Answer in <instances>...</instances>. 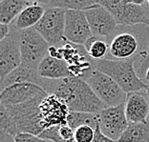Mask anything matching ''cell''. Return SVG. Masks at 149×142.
Returning <instances> with one entry per match:
<instances>
[{
	"label": "cell",
	"instance_id": "cell-4",
	"mask_svg": "<svg viewBox=\"0 0 149 142\" xmlns=\"http://www.w3.org/2000/svg\"><path fill=\"white\" fill-rule=\"evenodd\" d=\"M114 16L118 26L149 24V7L145 0H97Z\"/></svg>",
	"mask_w": 149,
	"mask_h": 142
},
{
	"label": "cell",
	"instance_id": "cell-16",
	"mask_svg": "<svg viewBox=\"0 0 149 142\" xmlns=\"http://www.w3.org/2000/svg\"><path fill=\"white\" fill-rule=\"evenodd\" d=\"M38 76L43 79L60 80L73 77L69 65L64 59L47 55L38 66Z\"/></svg>",
	"mask_w": 149,
	"mask_h": 142
},
{
	"label": "cell",
	"instance_id": "cell-28",
	"mask_svg": "<svg viewBox=\"0 0 149 142\" xmlns=\"http://www.w3.org/2000/svg\"><path fill=\"white\" fill-rule=\"evenodd\" d=\"M93 142H117V141L112 140L110 138H108L104 136V134L101 133L99 124H97V126L96 127V130H95V137H94Z\"/></svg>",
	"mask_w": 149,
	"mask_h": 142
},
{
	"label": "cell",
	"instance_id": "cell-14",
	"mask_svg": "<svg viewBox=\"0 0 149 142\" xmlns=\"http://www.w3.org/2000/svg\"><path fill=\"white\" fill-rule=\"evenodd\" d=\"M140 41L132 33L121 32L116 35L109 43V59L127 60L138 58Z\"/></svg>",
	"mask_w": 149,
	"mask_h": 142
},
{
	"label": "cell",
	"instance_id": "cell-15",
	"mask_svg": "<svg viewBox=\"0 0 149 142\" xmlns=\"http://www.w3.org/2000/svg\"><path fill=\"white\" fill-rule=\"evenodd\" d=\"M125 114L129 123H144L149 119V99L145 91L127 94Z\"/></svg>",
	"mask_w": 149,
	"mask_h": 142
},
{
	"label": "cell",
	"instance_id": "cell-8",
	"mask_svg": "<svg viewBox=\"0 0 149 142\" xmlns=\"http://www.w3.org/2000/svg\"><path fill=\"white\" fill-rule=\"evenodd\" d=\"M9 35L0 41V81L21 65L20 31L12 24Z\"/></svg>",
	"mask_w": 149,
	"mask_h": 142
},
{
	"label": "cell",
	"instance_id": "cell-26",
	"mask_svg": "<svg viewBox=\"0 0 149 142\" xmlns=\"http://www.w3.org/2000/svg\"><path fill=\"white\" fill-rule=\"evenodd\" d=\"M59 134L65 142H74V131L69 126L68 124L60 125L59 126Z\"/></svg>",
	"mask_w": 149,
	"mask_h": 142
},
{
	"label": "cell",
	"instance_id": "cell-12",
	"mask_svg": "<svg viewBox=\"0 0 149 142\" xmlns=\"http://www.w3.org/2000/svg\"><path fill=\"white\" fill-rule=\"evenodd\" d=\"M93 35L85 12L66 11L64 38L76 45L83 46Z\"/></svg>",
	"mask_w": 149,
	"mask_h": 142
},
{
	"label": "cell",
	"instance_id": "cell-23",
	"mask_svg": "<svg viewBox=\"0 0 149 142\" xmlns=\"http://www.w3.org/2000/svg\"><path fill=\"white\" fill-rule=\"evenodd\" d=\"M67 124L74 131L80 126H90L96 129L99 124V114L89 113H79V112H70L67 117Z\"/></svg>",
	"mask_w": 149,
	"mask_h": 142
},
{
	"label": "cell",
	"instance_id": "cell-22",
	"mask_svg": "<svg viewBox=\"0 0 149 142\" xmlns=\"http://www.w3.org/2000/svg\"><path fill=\"white\" fill-rule=\"evenodd\" d=\"M89 56L95 61L106 58L109 53V43L100 37L92 35L83 45Z\"/></svg>",
	"mask_w": 149,
	"mask_h": 142
},
{
	"label": "cell",
	"instance_id": "cell-18",
	"mask_svg": "<svg viewBox=\"0 0 149 142\" xmlns=\"http://www.w3.org/2000/svg\"><path fill=\"white\" fill-rule=\"evenodd\" d=\"M43 80L44 79L38 76V70L27 68L20 65L17 69L13 71L2 81H0L1 91L6 89L7 87L18 83H33L41 87Z\"/></svg>",
	"mask_w": 149,
	"mask_h": 142
},
{
	"label": "cell",
	"instance_id": "cell-1",
	"mask_svg": "<svg viewBox=\"0 0 149 142\" xmlns=\"http://www.w3.org/2000/svg\"><path fill=\"white\" fill-rule=\"evenodd\" d=\"M41 87L48 94H55L61 98L70 112L99 114L106 108L86 81L80 77L73 76L60 80L44 79Z\"/></svg>",
	"mask_w": 149,
	"mask_h": 142
},
{
	"label": "cell",
	"instance_id": "cell-3",
	"mask_svg": "<svg viewBox=\"0 0 149 142\" xmlns=\"http://www.w3.org/2000/svg\"><path fill=\"white\" fill-rule=\"evenodd\" d=\"M136 59H100L95 62V69L109 76L127 94L141 92L146 90L148 85L141 78L135 69Z\"/></svg>",
	"mask_w": 149,
	"mask_h": 142
},
{
	"label": "cell",
	"instance_id": "cell-10",
	"mask_svg": "<svg viewBox=\"0 0 149 142\" xmlns=\"http://www.w3.org/2000/svg\"><path fill=\"white\" fill-rule=\"evenodd\" d=\"M48 94L42 87L33 83L13 84L1 91V106H15L36 98H45Z\"/></svg>",
	"mask_w": 149,
	"mask_h": 142
},
{
	"label": "cell",
	"instance_id": "cell-19",
	"mask_svg": "<svg viewBox=\"0 0 149 142\" xmlns=\"http://www.w3.org/2000/svg\"><path fill=\"white\" fill-rule=\"evenodd\" d=\"M33 3L26 0H0V24L11 25L23 10Z\"/></svg>",
	"mask_w": 149,
	"mask_h": 142
},
{
	"label": "cell",
	"instance_id": "cell-2",
	"mask_svg": "<svg viewBox=\"0 0 149 142\" xmlns=\"http://www.w3.org/2000/svg\"><path fill=\"white\" fill-rule=\"evenodd\" d=\"M43 98H36L15 106L0 107V130L2 136L15 138L20 134L39 136L45 130L39 105Z\"/></svg>",
	"mask_w": 149,
	"mask_h": 142
},
{
	"label": "cell",
	"instance_id": "cell-6",
	"mask_svg": "<svg viewBox=\"0 0 149 142\" xmlns=\"http://www.w3.org/2000/svg\"><path fill=\"white\" fill-rule=\"evenodd\" d=\"M21 65L38 70L39 64L49 55L50 45L33 28L20 31Z\"/></svg>",
	"mask_w": 149,
	"mask_h": 142
},
{
	"label": "cell",
	"instance_id": "cell-7",
	"mask_svg": "<svg viewBox=\"0 0 149 142\" xmlns=\"http://www.w3.org/2000/svg\"><path fill=\"white\" fill-rule=\"evenodd\" d=\"M66 11L57 8H46L43 17L35 28L50 46L57 47L66 42L64 38Z\"/></svg>",
	"mask_w": 149,
	"mask_h": 142
},
{
	"label": "cell",
	"instance_id": "cell-31",
	"mask_svg": "<svg viewBox=\"0 0 149 142\" xmlns=\"http://www.w3.org/2000/svg\"><path fill=\"white\" fill-rule=\"evenodd\" d=\"M145 92H146V94H147V97H148V99H149V85L147 86V89L145 90Z\"/></svg>",
	"mask_w": 149,
	"mask_h": 142
},
{
	"label": "cell",
	"instance_id": "cell-11",
	"mask_svg": "<svg viewBox=\"0 0 149 142\" xmlns=\"http://www.w3.org/2000/svg\"><path fill=\"white\" fill-rule=\"evenodd\" d=\"M85 15L93 35L100 37L110 43L118 26L114 16L99 4L85 11Z\"/></svg>",
	"mask_w": 149,
	"mask_h": 142
},
{
	"label": "cell",
	"instance_id": "cell-5",
	"mask_svg": "<svg viewBox=\"0 0 149 142\" xmlns=\"http://www.w3.org/2000/svg\"><path fill=\"white\" fill-rule=\"evenodd\" d=\"M106 108L116 107L125 103L127 94L109 76L96 69L82 77Z\"/></svg>",
	"mask_w": 149,
	"mask_h": 142
},
{
	"label": "cell",
	"instance_id": "cell-21",
	"mask_svg": "<svg viewBox=\"0 0 149 142\" xmlns=\"http://www.w3.org/2000/svg\"><path fill=\"white\" fill-rule=\"evenodd\" d=\"M118 142H149V119L144 123H129Z\"/></svg>",
	"mask_w": 149,
	"mask_h": 142
},
{
	"label": "cell",
	"instance_id": "cell-34",
	"mask_svg": "<svg viewBox=\"0 0 149 142\" xmlns=\"http://www.w3.org/2000/svg\"><path fill=\"white\" fill-rule=\"evenodd\" d=\"M146 26H147V27H149V24H147V25H146Z\"/></svg>",
	"mask_w": 149,
	"mask_h": 142
},
{
	"label": "cell",
	"instance_id": "cell-17",
	"mask_svg": "<svg viewBox=\"0 0 149 142\" xmlns=\"http://www.w3.org/2000/svg\"><path fill=\"white\" fill-rule=\"evenodd\" d=\"M46 12V7L39 1H33L32 5L23 10L22 12L12 23V25L18 31L32 29L38 24Z\"/></svg>",
	"mask_w": 149,
	"mask_h": 142
},
{
	"label": "cell",
	"instance_id": "cell-30",
	"mask_svg": "<svg viewBox=\"0 0 149 142\" xmlns=\"http://www.w3.org/2000/svg\"><path fill=\"white\" fill-rule=\"evenodd\" d=\"M143 78L145 79V83H146L147 85H149V67L146 69V71L144 72Z\"/></svg>",
	"mask_w": 149,
	"mask_h": 142
},
{
	"label": "cell",
	"instance_id": "cell-24",
	"mask_svg": "<svg viewBox=\"0 0 149 142\" xmlns=\"http://www.w3.org/2000/svg\"><path fill=\"white\" fill-rule=\"evenodd\" d=\"M95 130L94 128L84 125L80 126L74 130V142H93L95 137Z\"/></svg>",
	"mask_w": 149,
	"mask_h": 142
},
{
	"label": "cell",
	"instance_id": "cell-32",
	"mask_svg": "<svg viewBox=\"0 0 149 142\" xmlns=\"http://www.w3.org/2000/svg\"><path fill=\"white\" fill-rule=\"evenodd\" d=\"M147 5H148V7H149V0H147Z\"/></svg>",
	"mask_w": 149,
	"mask_h": 142
},
{
	"label": "cell",
	"instance_id": "cell-9",
	"mask_svg": "<svg viewBox=\"0 0 149 142\" xmlns=\"http://www.w3.org/2000/svg\"><path fill=\"white\" fill-rule=\"evenodd\" d=\"M129 122L125 114V103L105 108L99 114V126L104 136L117 141L121 137Z\"/></svg>",
	"mask_w": 149,
	"mask_h": 142
},
{
	"label": "cell",
	"instance_id": "cell-29",
	"mask_svg": "<svg viewBox=\"0 0 149 142\" xmlns=\"http://www.w3.org/2000/svg\"><path fill=\"white\" fill-rule=\"evenodd\" d=\"M10 32H11V26L5 25V24H0V41H2L3 39H5L6 37L9 35Z\"/></svg>",
	"mask_w": 149,
	"mask_h": 142
},
{
	"label": "cell",
	"instance_id": "cell-13",
	"mask_svg": "<svg viewBox=\"0 0 149 142\" xmlns=\"http://www.w3.org/2000/svg\"><path fill=\"white\" fill-rule=\"evenodd\" d=\"M40 116L44 128L67 124V117L70 113L68 106L64 101L55 94H48L39 105Z\"/></svg>",
	"mask_w": 149,
	"mask_h": 142
},
{
	"label": "cell",
	"instance_id": "cell-20",
	"mask_svg": "<svg viewBox=\"0 0 149 142\" xmlns=\"http://www.w3.org/2000/svg\"><path fill=\"white\" fill-rule=\"evenodd\" d=\"M46 8L63 9L65 11H88L96 6L97 0H47L39 1Z\"/></svg>",
	"mask_w": 149,
	"mask_h": 142
},
{
	"label": "cell",
	"instance_id": "cell-33",
	"mask_svg": "<svg viewBox=\"0 0 149 142\" xmlns=\"http://www.w3.org/2000/svg\"><path fill=\"white\" fill-rule=\"evenodd\" d=\"M148 52H149V43H148Z\"/></svg>",
	"mask_w": 149,
	"mask_h": 142
},
{
	"label": "cell",
	"instance_id": "cell-25",
	"mask_svg": "<svg viewBox=\"0 0 149 142\" xmlns=\"http://www.w3.org/2000/svg\"><path fill=\"white\" fill-rule=\"evenodd\" d=\"M59 126L60 125H58V126H54V127L48 128V129L44 130L38 136L40 138L50 140L52 142H65L59 134Z\"/></svg>",
	"mask_w": 149,
	"mask_h": 142
},
{
	"label": "cell",
	"instance_id": "cell-27",
	"mask_svg": "<svg viewBox=\"0 0 149 142\" xmlns=\"http://www.w3.org/2000/svg\"><path fill=\"white\" fill-rule=\"evenodd\" d=\"M13 139H15V142H52L50 140L40 138L38 136H35V134H17Z\"/></svg>",
	"mask_w": 149,
	"mask_h": 142
}]
</instances>
